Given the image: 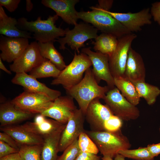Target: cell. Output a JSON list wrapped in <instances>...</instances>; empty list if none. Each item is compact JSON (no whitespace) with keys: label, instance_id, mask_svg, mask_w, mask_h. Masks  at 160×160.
Segmentation results:
<instances>
[{"label":"cell","instance_id":"obj_6","mask_svg":"<svg viewBox=\"0 0 160 160\" xmlns=\"http://www.w3.org/2000/svg\"><path fill=\"white\" fill-rule=\"evenodd\" d=\"M65 30L64 37L59 38L55 41L59 43L60 49H65V45L67 44L72 49L76 51L78 54L80 52L79 49L85 47V41L89 39H95L98 36V30L96 28L84 23H77L71 30L67 28Z\"/></svg>","mask_w":160,"mask_h":160},{"label":"cell","instance_id":"obj_24","mask_svg":"<svg viewBox=\"0 0 160 160\" xmlns=\"http://www.w3.org/2000/svg\"><path fill=\"white\" fill-rule=\"evenodd\" d=\"M64 128L43 138L41 153V160H57L60 139Z\"/></svg>","mask_w":160,"mask_h":160},{"label":"cell","instance_id":"obj_33","mask_svg":"<svg viewBox=\"0 0 160 160\" xmlns=\"http://www.w3.org/2000/svg\"><path fill=\"white\" fill-rule=\"evenodd\" d=\"M80 152L77 139L64 150L57 160H76Z\"/></svg>","mask_w":160,"mask_h":160},{"label":"cell","instance_id":"obj_36","mask_svg":"<svg viewBox=\"0 0 160 160\" xmlns=\"http://www.w3.org/2000/svg\"><path fill=\"white\" fill-rule=\"evenodd\" d=\"M20 0H0V6L4 7L10 12H14L17 9Z\"/></svg>","mask_w":160,"mask_h":160},{"label":"cell","instance_id":"obj_5","mask_svg":"<svg viewBox=\"0 0 160 160\" xmlns=\"http://www.w3.org/2000/svg\"><path fill=\"white\" fill-rule=\"evenodd\" d=\"M92 65V62L87 55L83 52L77 54L75 52L71 62L61 71L51 84H60L65 90H68L81 81L84 73Z\"/></svg>","mask_w":160,"mask_h":160},{"label":"cell","instance_id":"obj_35","mask_svg":"<svg viewBox=\"0 0 160 160\" xmlns=\"http://www.w3.org/2000/svg\"><path fill=\"white\" fill-rule=\"evenodd\" d=\"M18 151L4 141L0 140V158Z\"/></svg>","mask_w":160,"mask_h":160},{"label":"cell","instance_id":"obj_27","mask_svg":"<svg viewBox=\"0 0 160 160\" xmlns=\"http://www.w3.org/2000/svg\"><path fill=\"white\" fill-rule=\"evenodd\" d=\"M118 42V39L116 36L102 33L95 39L94 49L109 57L115 49Z\"/></svg>","mask_w":160,"mask_h":160},{"label":"cell","instance_id":"obj_47","mask_svg":"<svg viewBox=\"0 0 160 160\" xmlns=\"http://www.w3.org/2000/svg\"><path fill=\"white\" fill-rule=\"evenodd\" d=\"M159 132H160V127L159 128Z\"/></svg>","mask_w":160,"mask_h":160},{"label":"cell","instance_id":"obj_13","mask_svg":"<svg viewBox=\"0 0 160 160\" xmlns=\"http://www.w3.org/2000/svg\"><path fill=\"white\" fill-rule=\"evenodd\" d=\"M102 9L116 19L132 33L140 31L142 26L152 23V16L149 8H144L135 13L116 12Z\"/></svg>","mask_w":160,"mask_h":160},{"label":"cell","instance_id":"obj_25","mask_svg":"<svg viewBox=\"0 0 160 160\" xmlns=\"http://www.w3.org/2000/svg\"><path fill=\"white\" fill-rule=\"evenodd\" d=\"M114 80L115 87L128 101L135 106L139 103L140 98L132 82L122 77L114 78Z\"/></svg>","mask_w":160,"mask_h":160},{"label":"cell","instance_id":"obj_12","mask_svg":"<svg viewBox=\"0 0 160 160\" xmlns=\"http://www.w3.org/2000/svg\"><path fill=\"white\" fill-rule=\"evenodd\" d=\"M82 52L87 55L93 66L92 71L97 82L101 80L106 82L110 89L115 87L114 78L111 73L109 65L108 56L98 52L92 51L89 47L83 48Z\"/></svg>","mask_w":160,"mask_h":160},{"label":"cell","instance_id":"obj_20","mask_svg":"<svg viewBox=\"0 0 160 160\" xmlns=\"http://www.w3.org/2000/svg\"><path fill=\"white\" fill-rule=\"evenodd\" d=\"M145 68L141 55L131 47L129 50L125 77L132 82L145 81Z\"/></svg>","mask_w":160,"mask_h":160},{"label":"cell","instance_id":"obj_31","mask_svg":"<svg viewBox=\"0 0 160 160\" xmlns=\"http://www.w3.org/2000/svg\"><path fill=\"white\" fill-rule=\"evenodd\" d=\"M120 154L125 158L135 160H154V158L147 147H139L132 150L126 149L119 151Z\"/></svg>","mask_w":160,"mask_h":160},{"label":"cell","instance_id":"obj_7","mask_svg":"<svg viewBox=\"0 0 160 160\" xmlns=\"http://www.w3.org/2000/svg\"><path fill=\"white\" fill-rule=\"evenodd\" d=\"M103 100L113 113L122 120H135L140 116L138 108L128 101L116 87L109 90Z\"/></svg>","mask_w":160,"mask_h":160},{"label":"cell","instance_id":"obj_10","mask_svg":"<svg viewBox=\"0 0 160 160\" xmlns=\"http://www.w3.org/2000/svg\"><path fill=\"white\" fill-rule=\"evenodd\" d=\"M85 115L82 110L77 108L69 118L61 134L59 144V152H63L69 145L78 139L85 130L84 124Z\"/></svg>","mask_w":160,"mask_h":160},{"label":"cell","instance_id":"obj_4","mask_svg":"<svg viewBox=\"0 0 160 160\" xmlns=\"http://www.w3.org/2000/svg\"><path fill=\"white\" fill-rule=\"evenodd\" d=\"M85 132L103 156H107L113 158L119 151L129 149L131 146L128 138L122 134L121 130L110 132L85 130Z\"/></svg>","mask_w":160,"mask_h":160},{"label":"cell","instance_id":"obj_16","mask_svg":"<svg viewBox=\"0 0 160 160\" xmlns=\"http://www.w3.org/2000/svg\"><path fill=\"white\" fill-rule=\"evenodd\" d=\"M28 39L7 37L1 35L0 38V58L8 63L13 62L29 45Z\"/></svg>","mask_w":160,"mask_h":160},{"label":"cell","instance_id":"obj_8","mask_svg":"<svg viewBox=\"0 0 160 160\" xmlns=\"http://www.w3.org/2000/svg\"><path fill=\"white\" fill-rule=\"evenodd\" d=\"M137 37L131 33L118 39L116 47L108 57L110 71L113 78L125 77V72L128 53L132 44Z\"/></svg>","mask_w":160,"mask_h":160},{"label":"cell","instance_id":"obj_34","mask_svg":"<svg viewBox=\"0 0 160 160\" xmlns=\"http://www.w3.org/2000/svg\"><path fill=\"white\" fill-rule=\"evenodd\" d=\"M122 125V120L118 116L113 115L104 124V131L116 132L121 130Z\"/></svg>","mask_w":160,"mask_h":160},{"label":"cell","instance_id":"obj_44","mask_svg":"<svg viewBox=\"0 0 160 160\" xmlns=\"http://www.w3.org/2000/svg\"><path fill=\"white\" fill-rule=\"evenodd\" d=\"M0 68L6 72L8 74H12L11 71L8 70L5 67L3 63L2 60L0 58Z\"/></svg>","mask_w":160,"mask_h":160},{"label":"cell","instance_id":"obj_28","mask_svg":"<svg viewBox=\"0 0 160 160\" xmlns=\"http://www.w3.org/2000/svg\"><path fill=\"white\" fill-rule=\"evenodd\" d=\"M140 97L143 98L149 105L153 104L160 95V89L157 87L145 81L132 82Z\"/></svg>","mask_w":160,"mask_h":160},{"label":"cell","instance_id":"obj_15","mask_svg":"<svg viewBox=\"0 0 160 160\" xmlns=\"http://www.w3.org/2000/svg\"><path fill=\"white\" fill-rule=\"evenodd\" d=\"M100 99L96 98L92 100L85 113V120L92 131H104L105 123L114 115L107 105L100 102Z\"/></svg>","mask_w":160,"mask_h":160},{"label":"cell","instance_id":"obj_23","mask_svg":"<svg viewBox=\"0 0 160 160\" xmlns=\"http://www.w3.org/2000/svg\"><path fill=\"white\" fill-rule=\"evenodd\" d=\"M17 23V20L8 16L0 6V34L11 37L31 38L32 34L18 29L16 26Z\"/></svg>","mask_w":160,"mask_h":160},{"label":"cell","instance_id":"obj_21","mask_svg":"<svg viewBox=\"0 0 160 160\" xmlns=\"http://www.w3.org/2000/svg\"><path fill=\"white\" fill-rule=\"evenodd\" d=\"M35 114L17 108L11 101L0 105V123L1 127L13 125L28 119Z\"/></svg>","mask_w":160,"mask_h":160},{"label":"cell","instance_id":"obj_40","mask_svg":"<svg viewBox=\"0 0 160 160\" xmlns=\"http://www.w3.org/2000/svg\"><path fill=\"white\" fill-rule=\"evenodd\" d=\"M147 147L154 157L160 154V143L156 144H149Z\"/></svg>","mask_w":160,"mask_h":160},{"label":"cell","instance_id":"obj_18","mask_svg":"<svg viewBox=\"0 0 160 160\" xmlns=\"http://www.w3.org/2000/svg\"><path fill=\"white\" fill-rule=\"evenodd\" d=\"M66 124H61L53 119H47L39 114L35 117L33 121L27 122L21 126L27 131L44 138L64 129Z\"/></svg>","mask_w":160,"mask_h":160},{"label":"cell","instance_id":"obj_45","mask_svg":"<svg viewBox=\"0 0 160 160\" xmlns=\"http://www.w3.org/2000/svg\"><path fill=\"white\" fill-rule=\"evenodd\" d=\"M125 157L122 155L118 153L114 157V160H125Z\"/></svg>","mask_w":160,"mask_h":160},{"label":"cell","instance_id":"obj_46","mask_svg":"<svg viewBox=\"0 0 160 160\" xmlns=\"http://www.w3.org/2000/svg\"><path fill=\"white\" fill-rule=\"evenodd\" d=\"M102 160H113V158L107 156H103L101 158Z\"/></svg>","mask_w":160,"mask_h":160},{"label":"cell","instance_id":"obj_32","mask_svg":"<svg viewBox=\"0 0 160 160\" xmlns=\"http://www.w3.org/2000/svg\"><path fill=\"white\" fill-rule=\"evenodd\" d=\"M78 142L81 151L96 154L99 152L95 144L85 131L80 135L78 139Z\"/></svg>","mask_w":160,"mask_h":160},{"label":"cell","instance_id":"obj_37","mask_svg":"<svg viewBox=\"0 0 160 160\" xmlns=\"http://www.w3.org/2000/svg\"><path fill=\"white\" fill-rule=\"evenodd\" d=\"M150 12L154 21L160 25V1L152 4Z\"/></svg>","mask_w":160,"mask_h":160},{"label":"cell","instance_id":"obj_19","mask_svg":"<svg viewBox=\"0 0 160 160\" xmlns=\"http://www.w3.org/2000/svg\"><path fill=\"white\" fill-rule=\"evenodd\" d=\"M79 2L78 0H42L41 3L53 10L67 24L75 25L79 19L75 5Z\"/></svg>","mask_w":160,"mask_h":160},{"label":"cell","instance_id":"obj_38","mask_svg":"<svg viewBox=\"0 0 160 160\" xmlns=\"http://www.w3.org/2000/svg\"><path fill=\"white\" fill-rule=\"evenodd\" d=\"M0 140L3 141L13 148L19 150L20 146L9 135L4 132L0 133Z\"/></svg>","mask_w":160,"mask_h":160},{"label":"cell","instance_id":"obj_43","mask_svg":"<svg viewBox=\"0 0 160 160\" xmlns=\"http://www.w3.org/2000/svg\"><path fill=\"white\" fill-rule=\"evenodd\" d=\"M26 9L27 12H29L32 9L33 4L30 0H26Z\"/></svg>","mask_w":160,"mask_h":160},{"label":"cell","instance_id":"obj_26","mask_svg":"<svg viewBox=\"0 0 160 160\" xmlns=\"http://www.w3.org/2000/svg\"><path fill=\"white\" fill-rule=\"evenodd\" d=\"M53 41L46 43L38 42L41 54L44 58L47 59L59 69L62 71L66 65L61 54L55 48Z\"/></svg>","mask_w":160,"mask_h":160},{"label":"cell","instance_id":"obj_14","mask_svg":"<svg viewBox=\"0 0 160 160\" xmlns=\"http://www.w3.org/2000/svg\"><path fill=\"white\" fill-rule=\"evenodd\" d=\"M77 108L73 97L68 95L60 96L53 101L49 108L41 114L65 124Z\"/></svg>","mask_w":160,"mask_h":160},{"label":"cell","instance_id":"obj_42","mask_svg":"<svg viewBox=\"0 0 160 160\" xmlns=\"http://www.w3.org/2000/svg\"><path fill=\"white\" fill-rule=\"evenodd\" d=\"M0 160H21V159L18 152L0 158Z\"/></svg>","mask_w":160,"mask_h":160},{"label":"cell","instance_id":"obj_9","mask_svg":"<svg viewBox=\"0 0 160 160\" xmlns=\"http://www.w3.org/2000/svg\"><path fill=\"white\" fill-rule=\"evenodd\" d=\"M10 101L17 108L35 114H41L53 101L44 94L24 91Z\"/></svg>","mask_w":160,"mask_h":160},{"label":"cell","instance_id":"obj_22","mask_svg":"<svg viewBox=\"0 0 160 160\" xmlns=\"http://www.w3.org/2000/svg\"><path fill=\"white\" fill-rule=\"evenodd\" d=\"M0 130L10 136L20 146L23 145L40 144L43 143L42 137L27 131L21 125L1 127Z\"/></svg>","mask_w":160,"mask_h":160},{"label":"cell","instance_id":"obj_41","mask_svg":"<svg viewBox=\"0 0 160 160\" xmlns=\"http://www.w3.org/2000/svg\"><path fill=\"white\" fill-rule=\"evenodd\" d=\"M98 1L99 7L107 11L111 9L113 2L112 0H99Z\"/></svg>","mask_w":160,"mask_h":160},{"label":"cell","instance_id":"obj_2","mask_svg":"<svg viewBox=\"0 0 160 160\" xmlns=\"http://www.w3.org/2000/svg\"><path fill=\"white\" fill-rule=\"evenodd\" d=\"M58 18L56 14L49 15L47 20H42L39 17L35 21H29L24 17L17 20L16 25L19 29L32 33L33 38L38 42L46 43L55 41L60 36H64L65 31L55 25Z\"/></svg>","mask_w":160,"mask_h":160},{"label":"cell","instance_id":"obj_39","mask_svg":"<svg viewBox=\"0 0 160 160\" xmlns=\"http://www.w3.org/2000/svg\"><path fill=\"white\" fill-rule=\"evenodd\" d=\"M100 157L93 153L80 152L76 160H100Z\"/></svg>","mask_w":160,"mask_h":160},{"label":"cell","instance_id":"obj_30","mask_svg":"<svg viewBox=\"0 0 160 160\" xmlns=\"http://www.w3.org/2000/svg\"><path fill=\"white\" fill-rule=\"evenodd\" d=\"M42 144L21 145L18 152L21 160H41Z\"/></svg>","mask_w":160,"mask_h":160},{"label":"cell","instance_id":"obj_17","mask_svg":"<svg viewBox=\"0 0 160 160\" xmlns=\"http://www.w3.org/2000/svg\"><path fill=\"white\" fill-rule=\"evenodd\" d=\"M11 82L23 87L24 91L44 94L53 101L61 95L60 91L49 88L38 81L37 79L26 73H16Z\"/></svg>","mask_w":160,"mask_h":160},{"label":"cell","instance_id":"obj_29","mask_svg":"<svg viewBox=\"0 0 160 160\" xmlns=\"http://www.w3.org/2000/svg\"><path fill=\"white\" fill-rule=\"evenodd\" d=\"M61 71L47 59L44 60L39 65L30 72V75L36 79L49 77L57 78Z\"/></svg>","mask_w":160,"mask_h":160},{"label":"cell","instance_id":"obj_1","mask_svg":"<svg viewBox=\"0 0 160 160\" xmlns=\"http://www.w3.org/2000/svg\"><path fill=\"white\" fill-rule=\"evenodd\" d=\"M110 89L107 86L99 85L93 74L92 69L88 68L81 81L70 89L66 90L67 95L74 99L85 114L91 102L96 98L104 99Z\"/></svg>","mask_w":160,"mask_h":160},{"label":"cell","instance_id":"obj_11","mask_svg":"<svg viewBox=\"0 0 160 160\" xmlns=\"http://www.w3.org/2000/svg\"><path fill=\"white\" fill-rule=\"evenodd\" d=\"M41 55L38 42H31L21 55L9 66L16 73L30 72L45 59Z\"/></svg>","mask_w":160,"mask_h":160},{"label":"cell","instance_id":"obj_3","mask_svg":"<svg viewBox=\"0 0 160 160\" xmlns=\"http://www.w3.org/2000/svg\"><path fill=\"white\" fill-rule=\"evenodd\" d=\"M92 11L78 12L79 19L91 23L103 33L113 35L118 39L131 33L119 22L98 6L90 7Z\"/></svg>","mask_w":160,"mask_h":160}]
</instances>
